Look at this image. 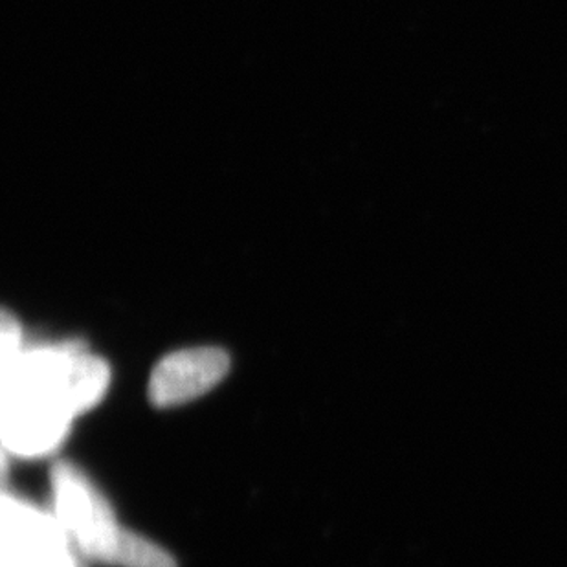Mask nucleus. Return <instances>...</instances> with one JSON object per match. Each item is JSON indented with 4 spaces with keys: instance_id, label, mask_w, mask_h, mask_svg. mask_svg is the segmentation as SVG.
<instances>
[{
    "instance_id": "nucleus-4",
    "label": "nucleus",
    "mask_w": 567,
    "mask_h": 567,
    "mask_svg": "<svg viewBox=\"0 0 567 567\" xmlns=\"http://www.w3.org/2000/svg\"><path fill=\"white\" fill-rule=\"evenodd\" d=\"M230 371L219 348L183 349L167 354L151 373L150 399L156 408L181 406L214 390Z\"/></svg>"
},
{
    "instance_id": "nucleus-1",
    "label": "nucleus",
    "mask_w": 567,
    "mask_h": 567,
    "mask_svg": "<svg viewBox=\"0 0 567 567\" xmlns=\"http://www.w3.org/2000/svg\"><path fill=\"white\" fill-rule=\"evenodd\" d=\"M107 362L81 342L22 349L2 362V441L21 457L60 446L80 413L102 401Z\"/></svg>"
},
{
    "instance_id": "nucleus-3",
    "label": "nucleus",
    "mask_w": 567,
    "mask_h": 567,
    "mask_svg": "<svg viewBox=\"0 0 567 567\" xmlns=\"http://www.w3.org/2000/svg\"><path fill=\"white\" fill-rule=\"evenodd\" d=\"M66 544L69 538L58 519L4 496L2 567H74Z\"/></svg>"
},
{
    "instance_id": "nucleus-2",
    "label": "nucleus",
    "mask_w": 567,
    "mask_h": 567,
    "mask_svg": "<svg viewBox=\"0 0 567 567\" xmlns=\"http://www.w3.org/2000/svg\"><path fill=\"white\" fill-rule=\"evenodd\" d=\"M55 519L75 549L94 563L114 566L125 533L113 508L78 466L58 463L52 471Z\"/></svg>"
}]
</instances>
